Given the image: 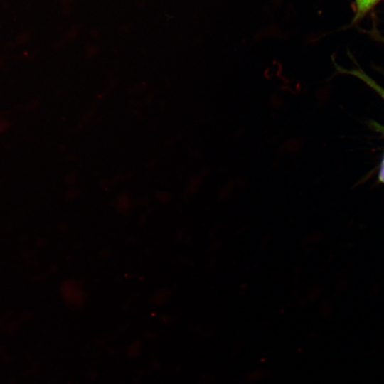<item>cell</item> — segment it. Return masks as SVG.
Instances as JSON below:
<instances>
[{"label": "cell", "instance_id": "6da1fadb", "mask_svg": "<svg viewBox=\"0 0 384 384\" xmlns=\"http://www.w3.org/2000/svg\"><path fill=\"white\" fill-rule=\"evenodd\" d=\"M382 0H354L353 21H358L373 10Z\"/></svg>", "mask_w": 384, "mask_h": 384}, {"label": "cell", "instance_id": "7a4b0ae2", "mask_svg": "<svg viewBox=\"0 0 384 384\" xmlns=\"http://www.w3.org/2000/svg\"><path fill=\"white\" fill-rule=\"evenodd\" d=\"M378 180L384 185V154L378 172Z\"/></svg>", "mask_w": 384, "mask_h": 384}]
</instances>
